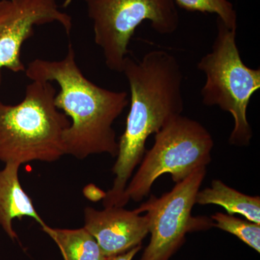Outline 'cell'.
I'll return each instance as SVG.
<instances>
[{"label":"cell","mask_w":260,"mask_h":260,"mask_svg":"<svg viewBox=\"0 0 260 260\" xmlns=\"http://www.w3.org/2000/svg\"><path fill=\"white\" fill-rule=\"evenodd\" d=\"M121 73L129 83L130 109L112 168L115 179L103 198L104 207H121L126 185L146 152L147 140L184 108L182 72L172 54L151 51L141 61L126 56Z\"/></svg>","instance_id":"6da1fadb"},{"label":"cell","mask_w":260,"mask_h":260,"mask_svg":"<svg viewBox=\"0 0 260 260\" xmlns=\"http://www.w3.org/2000/svg\"><path fill=\"white\" fill-rule=\"evenodd\" d=\"M25 73L32 81L59 85L54 104L71 119L64 133L65 155L80 160L95 154L116 157L119 145L113 124L129 104L126 92L107 90L87 79L76 63L71 43L64 59H35Z\"/></svg>","instance_id":"7a4b0ae2"},{"label":"cell","mask_w":260,"mask_h":260,"mask_svg":"<svg viewBox=\"0 0 260 260\" xmlns=\"http://www.w3.org/2000/svg\"><path fill=\"white\" fill-rule=\"evenodd\" d=\"M56 94L51 82L34 80L16 105L0 100L1 161L52 162L65 155L64 133L70 120L56 108Z\"/></svg>","instance_id":"3957f363"},{"label":"cell","mask_w":260,"mask_h":260,"mask_svg":"<svg viewBox=\"0 0 260 260\" xmlns=\"http://www.w3.org/2000/svg\"><path fill=\"white\" fill-rule=\"evenodd\" d=\"M237 28H230L218 18L217 34L212 50L198 64L206 77L202 88L203 103L229 112L234 125L229 144L246 147L253 133L247 119V108L251 97L260 88V70L244 64L237 44Z\"/></svg>","instance_id":"277c9868"},{"label":"cell","mask_w":260,"mask_h":260,"mask_svg":"<svg viewBox=\"0 0 260 260\" xmlns=\"http://www.w3.org/2000/svg\"><path fill=\"white\" fill-rule=\"evenodd\" d=\"M213 137L199 121L179 115L155 134V143L145 152L140 167L128 182L121 201H141L150 193L155 181L170 174L175 184L211 162Z\"/></svg>","instance_id":"5b68a950"},{"label":"cell","mask_w":260,"mask_h":260,"mask_svg":"<svg viewBox=\"0 0 260 260\" xmlns=\"http://www.w3.org/2000/svg\"><path fill=\"white\" fill-rule=\"evenodd\" d=\"M93 22L94 41L102 49L106 65L121 73L128 45L144 21L161 35L177 30L179 12L172 0H85Z\"/></svg>","instance_id":"8992f818"},{"label":"cell","mask_w":260,"mask_h":260,"mask_svg":"<svg viewBox=\"0 0 260 260\" xmlns=\"http://www.w3.org/2000/svg\"><path fill=\"white\" fill-rule=\"evenodd\" d=\"M206 168L197 169L160 198L151 195L135 209L138 213H145L150 234V243L140 260H170L184 244L188 233L214 227L211 218L191 215Z\"/></svg>","instance_id":"52a82bcc"},{"label":"cell","mask_w":260,"mask_h":260,"mask_svg":"<svg viewBox=\"0 0 260 260\" xmlns=\"http://www.w3.org/2000/svg\"><path fill=\"white\" fill-rule=\"evenodd\" d=\"M54 22L70 35L72 17L59 10L56 0H0V85L3 68L25 72L20 51L34 27Z\"/></svg>","instance_id":"ba28073f"},{"label":"cell","mask_w":260,"mask_h":260,"mask_svg":"<svg viewBox=\"0 0 260 260\" xmlns=\"http://www.w3.org/2000/svg\"><path fill=\"white\" fill-rule=\"evenodd\" d=\"M84 228L97 241L104 255H116L142 244L149 234L146 215L124 207H106L84 210Z\"/></svg>","instance_id":"9c48e42d"},{"label":"cell","mask_w":260,"mask_h":260,"mask_svg":"<svg viewBox=\"0 0 260 260\" xmlns=\"http://www.w3.org/2000/svg\"><path fill=\"white\" fill-rule=\"evenodd\" d=\"M20 166L18 162H7L0 170V225L13 241L18 239L13 227L15 218L29 217L41 226L46 224L22 187L18 174Z\"/></svg>","instance_id":"30bf717a"},{"label":"cell","mask_w":260,"mask_h":260,"mask_svg":"<svg viewBox=\"0 0 260 260\" xmlns=\"http://www.w3.org/2000/svg\"><path fill=\"white\" fill-rule=\"evenodd\" d=\"M196 204L220 205L229 215L239 214L260 224L259 197L243 194L219 179L212 181L210 187L198 191Z\"/></svg>","instance_id":"8fae6325"},{"label":"cell","mask_w":260,"mask_h":260,"mask_svg":"<svg viewBox=\"0 0 260 260\" xmlns=\"http://www.w3.org/2000/svg\"><path fill=\"white\" fill-rule=\"evenodd\" d=\"M43 232L54 241L64 260H107L95 238L85 229H54L42 225Z\"/></svg>","instance_id":"7c38bea8"},{"label":"cell","mask_w":260,"mask_h":260,"mask_svg":"<svg viewBox=\"0 0 260 260\" xmlns=\"http://www.w3.org/2000/svg\"><path fill=\"white\" fill-rule=\"evenodd\" d=\"M210 218L213 221L214 227L233 234L246 245L260 252V224L219 212Z\"/></svg>","instance_id":"4fadbf2b"},{"label":"cell","mask_w":260,"mask_h":260,"mask_svg":"<svg viewBox=\"0 0 260 260\" xmlns=\"http://www.w3.org/2000/svg\"><path fill=\"white\" fill-rule=\"evenodd\" d=\"M183 9L191 12L213 13L218 15L226 26L237 28V14L229 0H172Z\"/></svg>","instance_id":"5bb4252c"},{"label":"cell","mask_w":260,"mask_h":260,"mask_svg":"<svg viewBox=\"0 0 260 260\" xmlns=\"http://www.w3.org/2000/svg\"><path fill=\"white\" fill-rule=\"evenodd\" d=\"M141 248L142 245L140 244V245L135 246L125 252L116 254V255L108 256L107 260H133L134 256L139 252Z\"/></svg>","instance_id":"9a60e30c"}]
</instances>
